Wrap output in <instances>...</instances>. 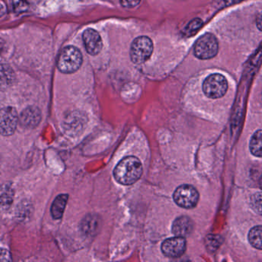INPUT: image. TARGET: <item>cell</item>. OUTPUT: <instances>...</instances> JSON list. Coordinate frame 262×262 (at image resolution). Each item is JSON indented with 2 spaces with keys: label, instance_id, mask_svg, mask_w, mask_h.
<instances>
[{
  "label": "cell",
  "instance_id": "cell-1",
  "mask_svg": "<svg viewBox=\"0 0 262 262\" xmlns=\"http://www.w3.org/2000/svg\"><path fill=\"white\" fill-rule=\"evenodd\" d=\"M143 172L142 163L138 158L128 156L122 159L114 170V178L124 185L136 183Z\"/></svg>",
  "mask_w": 262,
  "mask_h": 262
},
{
  "label": "cell",
  "instance_id": "cell-2",
  "mask_svg": "<svg viewBox=\"0 0 262 262\" xmlns=\"http://www.w3.org/2000/svg\"><path fill=\"white\" fill-rule=\"evenodd\" d=\"M82 62V53L76 47H67L59 54L57 67L62 73H73L80 68Z\"/></svg>",
  "mask_w": 262,
  "mask_h": 262
},
{
  "label": "cell",
  "instance_id": "cell-3",
  "mask_svg": "<svg viewBox=\"0 0 262 262\" xmlns=\"http://www.w3.org/2000/svg\"><path fill=\"white\" fill-rule=\"evenodd\" d=\"M219 51V42L214 35L206 33L201 36L195 45L194 53L196 57L205 60L214 58Z\"/></svg>",
  "mask_w": 262,
  "mask_h": 262
},
{
  "label": "cell",
  "instance_id": "cell-4",
  "mask_svg": "<svg viewBox=\"0 0 262 262\" xmlns=\"http://www.w3.org/2000/svg\"><path fill=\"white\" fill-rule=\"evenodd\" d=\"M152 52L153 44L151 39L147 36H140L133 41L130 56L135 63L142 64L151 57Z\"/></svg>",
  "mask_w": 262,
  "mask_h": 262
},
{
  "label": "cell",
  "instance_id": "cell-5",
  "mask_svg": "<svg viewBox=\"0 0 262 262\" xmlns=\"http://www.w3.org/2000/svg\"><path fill=\"white\" fill-rule=\"evenodd\" d=\"M228 90V82L221 74L208 76L203 83V92L210 99H219L225 96Z\"/></svg>",
  "mask_w": 262,
  "mask_h": 262
},
{
  "label": "cell",
  "instance_id": "cell-6",
  "mask_svg": "<svg viewBox=\"0 0 262 262\" xmlns=\"http://www.w3.org/2000/svg\"><path fill=\"white\" fill-rule=\"evenodd\" d=\"M86 123L85 116L79 111L70 112L62 119V129L71 137L79 136L83 131Z\"/></svg>",
  "mask_w": 262,
  "mask_h": 262
},
{
  "label": "cell",
  "instance_id": "cell-7",
  "mask_svg": "<svg viewBox=\"0 0 262 262\" xmlns=\"http://www.w3.org/2000/svg\"><path fill=\"white\" fill-rule=\"evenodd\" d=\"M173 199L179 206L192 208L199 202V194L196 188L191 185H182L174 191Z\"/></svg>",
  "mask_w": 262,
  "mask_h": 262
},
{
  "label": "cell",
  "instance_id": "cell-8",
  "mask_svg": "<svg viewBox=\"0 0 262 262\" xmlns=\"http://www.w3.org/2000/svg\"><path fill=\"white\" fill-rule=\"evenodd\" d=\"M19 123V116L16 108L6 107L0 110V134L4 136L13 135Z\"/></svg>",
  "mask_w": 262,
  "mask_h": 262
},
{
  "label": "cell",
  "instance_id": "cell-9",
  "mask_svg": "<svg viewBox=\"0 0 262 262\" xmlns=\"http://www.w3.org/2000/svg\"><path fill=\"white\" fill-rule=\"evenodd\" d=\"M186 250V241L185 237H170L164 241L162 245V253L167 257H179Z\"/></svg>",
  "mask_w": 262,
  "mask_h": 262
},
{
  "label": "cell",
  "instance_id": "cell-10",
  "mask_svg": "<svg viewBox=\"0 0 262 262\" xmlns=\"http://www.w3.org/2000/svg\"><path fill=\"white\" fill-rule=\"evenodd\" d=\"M42 120L40 110L36 106H29L21 113L19 117V123L24 128H35Z\"/></svg>",
  "mask_w": 262,
  "mask_h": 262
},
{
  "label": "cell",
  "instance_id": "cell-11",
  "mask_svg": "<svg viewBox=\"0 0 262 262\" xmlns=\"http://www.w3.org/2000/svg\"><path fill=\"white\" fill-rule=\"evenodd\" d=\"M82 39L89 54L96 56L100 53L102 48V41L98 32L93 29H88L84 32Z\"/></svg>",
  "mask_w": 262,
  "mask_h": 262
},
{
  "label": "cell",
  "instance_id": "cell-12",
  "mask_svg": "<svg viewBox=\"0 0 262 262\" xmlns=\"http://www.w3.org/2000/svg\"><path fill=\"white\" fill-rule=\"evenodd\" d=\"M194 223L190 217L181 216L174 221L172 224L173 234L178 237H185L192 232Z\"/></svg>",
  "mask_w": 262,
  "mask_h": 262
},
{
  "label": "cell",
  "instance_id": "cell-13",
  "mask_svg": "<svg viewBox=\"0 0 262 262\" xmlns=\"http://www.w3.org/2000/svg\"><path fill=\"white\" fill-rule=\"evenodd\" d=\"M15 191L11 183L0 185V211L8 209L13 205Z\"/></svg>",
  "mask_w": 262,
  "mask_h": 262
},
{
  "label": "cell",
  "instance_id": "cell-14",
  "mask_svg": "<svg viewBox=\"0 0 262 262\" xmlns=\"http://www.w3.org/2000/svg\"><path fill=\"white\" fill-rule=\"evenodd\" d=\"M13 69L7 64H0V91H5L13 85L15 81Z\"/></svg>",
  "mask_w": 262,
  "mask_h": 262
},
{
  "label": "cell",
  "instance_id": "cell-15",
  "mask_svg": "<svg viewBox=\"0 0 262 262\" xmlns=\"http://www.w3.org/2000/svg\"><path fill=\"white\" fill-rule=\"evenodd\" d=\"M69 195L67 194H61L55 199L51 207V214L53 219L59 220L63 215L64 211L68 202Z\"/></svg>",
  "mask_w": 262,
  "mask_h": 262
},
{
  "label": "cell",
  "instance_id": "cell-16",
  "mask_svg": "<svg viewBox=\"0 0 262 262\" xmlns=\"http://www.w3.org/2000/svg\"><path fill=\"white\" fill-rule=\"evenodd\" d=\"M98 225H99V219L96 216L87 215L84 217L80 224L81 231L85 235H93L95 231L97 230Z\"/></svg>",
  "mask_w": 262,
  "mask_h": 262
},
{
  "label": "cell",
  "instance_id": "cell-17",
  "mask_svg": "<svg viewBox=\"0 0 262 262\" xmlns=\"http://www.w3.org/2000/svg\"><path fill=\"white\" fill-rule=\"evenodd\" d=\"M261 130H257L252 137H251V142H250V150L251 154L256 157L261 158Z\"/></svg>",
  "mask_w": 262,
  "mask_h": 262
},
{
  "label": "cell",
  "instance_id": "cell-18",
  "mask_svg": "<svg viewBox=\"0 0 262 262\" xmlns=\"http://www.w3.org/2000/svg\"><path fill=\"white\" fill-rule=\"evenodd\" d=\"M261 233V225H257L254 227L248 234V241L251 246L258 250L262 249Z\"/></svg>",
  "mask_w": 262,
  "mask_h": 262
},
{
  "label": "cell",
  "instance_id": "cell-19",
  "mask_svg": "<svg viewBox=\"0 0 262 262\" xmlns=\"http://www.w3.org/2000/svg\"><path fill=\"white\" fill-rule=\"evenodd\" d=\"M12 8L15 13H23L27 11L30 7L28 0H10Z\"/></svg>",
  "mask_w": 262,
  "mask_h": 262
},
{
  "label": "cell",
  "instance_id": "cell-20",
  "mask_svg": "<svg viewBox=\"0 0 262 262\" xmlns=\"http://www.w3.org/2000/svg\"><path fill=\"white\" fill-rule=\"evenodd\" d=\"M202 21L200 19H194L188 24L186 27V32L188 33H194L202 27Z\"/></svg>",
  "mask_w": 262,
  "mask_h": 262
},
{
  "label": "cell",
  "instance_id": "cell-21",
  "mask_svg": "<svg viewBox=\"0 0 262 262\" xmlns=\"http://www.w3.org/2000/svg\"><path fill=\"white\" fill-rule=\"evenodd\" d=\"M251 202H252L253 208H256L255 211H257L258 214H260V212H261V195H260V193L253 196L252 199H251Z\"/></svg>",
  "mask_w": 262,
  "mask_h": 262
},
{
  "label": "cell",
  "instance_id": "cell-22",
  "mask_svg": "<svg viewBox=\"0 0 262 262\" xmlns=\"http://www.w3.org/2000/svg\"><path fill=\"white\" fill-rule=\"evenodd\" d=\"M141 0H120L122 7L126 8H133L140 4Z\"/></svg>",
  "mask_w": 262,
  "mask_h": 262
},
{
  "label": "cell",
  "instance_id": "cell-23",
  "mask_svg": "<svg viewBox=\"0 0 262 262\" xmlns=\"http://www.w3.org/2000/svg\"><path fill=\"white\" fill-rule=\"evenodd\" d=\"M12 260L10 251L5 248H0V262L10 261Z\"/></svg>",
  "mask_w": 262,
  "mask_h": 262
},
{
  "label": "cell",
  "instance_id": "cell-24",
  "mask_svg": "<svg viewBox=\"0 0 262 262\" xmlns=\"http://www.w3.org/2000/svg\"><path fill=\"white\" fill-rule=\"evenodd\" d=\"M220 4H223L224 5L228 6L232 5L236 3L240 2L241 0H219Z\"/></svg>",
  "mask_w": 262,
  "mask_h": 262
},
{
  "label": "cell",
  "instance_id": "cell-25",
  "mask_svg": "<svg viewBox=\"0 0 262 262\" xmlns=\"http://www.w3.org/2000/svg\"><path fill=\"white\" fill-rule=\"evenodd\" d=\"M6 13H7V7L4 5V4L0 3V17L4 16Z\"/></svg>",
  "mask_w": 262,
  "mask_h": 262
},
{
  "label": "cell",
  "instance_id": "cell-26",
  "mask_svg": "<svg viewBox=\"0 0 262 262\" xmlns=\"http://www.w3.org/2000/svg\"><path fill=\"white\" fill-rule=\"evenodd\" d=\"M39 1H40V0H28V2L30 3V4H37Z\"/></svg>",
  "mask_w": 262,
  "mask_h": 262
}]
</instances>
